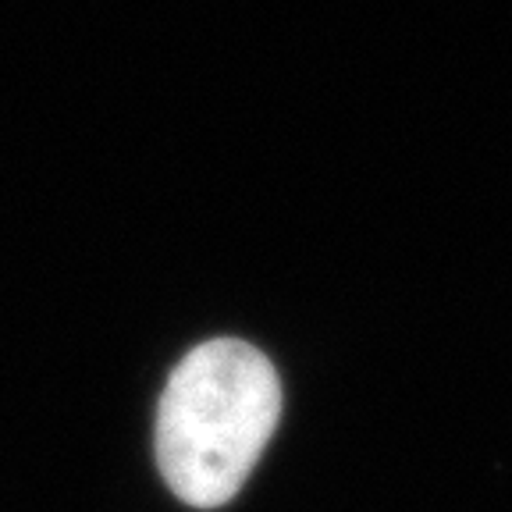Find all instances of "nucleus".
<instances>
[{
	"instance_id": "obj_1",
	"label": "nucleus",
	"mask_w": 512,
	"mask_h": 512,
	"mask_svg": "<svg viewBox=\"0 0 512 512\" xmlns=\"http://www.w3.org/2000/svg\"><path fill=\"white\" fill-rule=\"evenodd\" d=\"M281 416L271 360L239 338L203 342L171 370L157 409V463L196 509L232 502Z\"/></svg>"
}]
</instances>
